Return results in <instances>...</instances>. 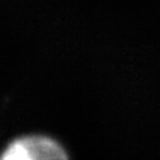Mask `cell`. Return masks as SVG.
I'll return each mask as SVG.
<instances>
[{"mask_svg": "<svg viewBox=\"0 0 160 160\" xmlns=\"http://www.w3.org/2000/svg\"><path fill=\"white\" fill-rule=\"evenodd\" d=\"M0 160H69V158L55 139L44 135H26L8 143L0 153Z\"/></svg>", "mask_w": 160, "mask_h": 160, "instance_id": "obj_1", "label": "cell"}]
</instances>
